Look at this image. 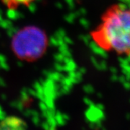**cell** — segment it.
Returning <instances> with one entry per match:
<instances>
[{
    "label": "cell",
    "mask_w": 130,
    "mask_h": 130,
    "mask_svg": "<svg viewBox=\"0 0 130 130\" xmlns=\"http://www.w3.org/2000/svg\"><path fill=\"white\" fill-rule=\"evenodd\" d=\"M47 44L46 36L41 30L34 27L20 30L12 40V48L16 56L27 61L40 58L46 51Z\"/></svg>",
    "instance_id": "7a4b0ae2"
},
{
    "label": "cell",
    "mask_w": 130,
    "mask_h": 130,
    "mask_svg": "<svg viewBox=\"0 0 130 130\" xmlns=\"http://www.w3.org/2000/svg\"><path fill=\"white\" fill-rule=\"evenodd\" d=\"M0 130H28V127L22 119L9 116L0 121Z\"/></svg>",
    "instance_id": "3957f363"
},
{
    "label": "cell",
    "mask_w": 130,
    "mask_h": 130,
    "mask_svg": "<svg viewBox=\"0 0 130 130\" xmlns=\"http://www.w3.org/2000/svg\"><path fill=\"white\" fill-rule=\"evenodd\" d=\"M35 0H1L2 4L9 9H17L20 7H28Z\"/></svg>",
    "instance_id": "277c9868"
},
{
    "label": "cell",
    "mask_w": 130,
    "mask_h": 130,
    "mask_svg": "<svg viewBox=\"0 0 130 130\" xmlns=\"http://www.w3.org/2000/svg\"><path fill=\"white\" fill-rule=\"evenodd\" d=\"M90 34L95 44L103 51L130 57L129 5L115 3L109 6Z\"/></svg>",
    "instance_id": "6da1fadb"
}]
</instances>
